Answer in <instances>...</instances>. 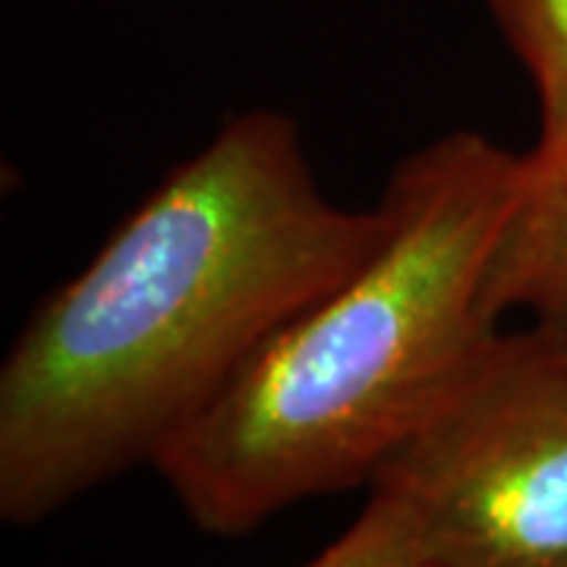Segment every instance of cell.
<instances>
[{"label":"cell","instance_id":"52a82bcc","mask_svg":"<svg viewBox=\"0 0 567 567\" xmlns=\"http://www.w3.org/2000/svg\"><path fill=\"white\" fill-rule=\"evenodd\" d=\"M543 331L548 334V341L555 344V350L561 353L567 360V322H558V324H539Z\"/></svg>","mask_w":567,"mask_h":567},{"label":"cell","instance_id":"6da1fadb","mask_svg":"<svg viewBox=\"0 0 567 567\" xmlns=\"http://www.w3.org/2000/svg\"><path fill=\"white\" fill-rule=\"evenodd\" d=\"M331 203L281 111L237 114L61 284L0 369V517L48 520L203 416L385 237Z\"/></svg>","mask_w":567,"mask_h":567},{"label":"cell","instance_id":"8992f818","mask_svg":"<svg viewBox=\"0 0 567 567\" xmlns=\"http://www.w3.org/2000/svg\"><path fill=\"white\" fill-rule=\"evenodd\" d=\"M300 567H439L404 502L382 486H369L357 520Z\"/></svg>","mask_w":567,"mask_h":567},{"label":"cell","instance_id":"3957f363","mask_svg":"<svg viewBox=\"0 0 567 567\" xmlns=\"http://www.w3.org/2000/svg\"><path fill=\"white\" fill-rule=\"evenodd\" d=\"M369 486L439 567H567V360L546 331H498Z\"/></svg>","mask_w":567,"mask_h":567},{"label":"cell","instance_id":"7a4b0ae2","mask_svg":"<svg viewBox=\"0 0 567 567\" xmlns=\"http://www.w3.org/2000/svg\"><path fill=\"white\" fill-rule=\"evenodd\" d=\"M524 177L527 158L480 130L394 167L379 249L158 454L196 527L244 536L284 507L372 483L498 334L483 281Z\"/></svg>","mask_w":567,"mask_h":567},{"label":"cell","instance_id":"277c9868","mask_svg":"<svg viewBox=\"0 0 567 567\" xmlns=\"http://www.w3.org/2000/svg\"><path fill=\"white\" fill-rule=\"evenodd\" d=\"M514 309L536 316V324L567 322V164L527 167L524 189L488 256L483 316L498 328Z\"/></svg>","mask_w":567,"mask_h":567},{"label":"cell","instance_id":"5b68a950","mask_svg":"<svg viewBox=\"0 0 567 567\" xmlns=\"http://www.w3.org/2000/svg\"><path fill=\"white\" fill-rule=\"evenodd\" d=\"M507 44L527 66L539 136L524 152L529 171H555L567 164V0H488Z\"/></svg>","mask_w":567,"mask_h":567}]
</instances>
